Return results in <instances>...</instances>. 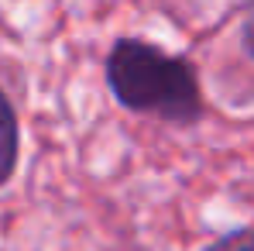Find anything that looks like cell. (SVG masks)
<instances>
[{"label":"cell","mask_w":254,"mask_h":251,"mask_svg":"<svg viewBox=\"0 0 254 251\" xmlns=\"http://www.w3.org/2000/svg\"><path fill=\"white\" fill-rule=\"evenodd\" d=\"M107 86L134 114H151L172 124H192L203 114L196 73L179 55L151 42L121 38L107 55Z\"/></svg>","instance_id":"6da1fadb"},{"label":"cell","mask_w":254,"mask_h":251,"mask_svg":"<svg viewBox=\"0 0 254 251\" xmlns=\"http://www.w3.org/2000/svg\"><path fill=\"white\" fill-rule=\"evenodd\" d=\"M14 166H17V117L0 89V186L14 175Z\"/></svg>","instance_id":"7a4b0ae2"},{"label":"cell","mask_w":254,"mask_h":251,"mask_svg":"<svg viewBox=\"0 0 254 251\" xmlns=\"http://www.w3.org/2000/svg\"><path fill=\"white\" fill-rule=\"evenodd\" d=\"M206 251H254V227H241L223 234L220 241H213Z\"/></svg>","instance_id":"3957f363"},{"label":"cell","mask_w":254,"mask_h":251,"mask_svg":"<svg viewBox=\"0 0 254 251\" xmlns=\"http://www.w3.org/2000/svg\"><path fill=\"white\" fill-rule=\"evenodd\" d=\"M244 45H248V52L254 55V3L248 7V17H244Z\"/></svg>","instance_id":"277c9868"}]
</instances>
